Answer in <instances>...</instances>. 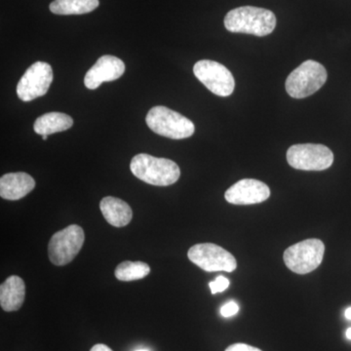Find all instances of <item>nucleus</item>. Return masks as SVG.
<instances>
[{"instance_id":"obj_1","label":"nucleus","mask_w":351,"mask_h":351,"mask_svg":"<svg viewBox=\"0 0 351 351\" xmlns=\"http://www.w3.org/2000/svg\"><path fill=\"white\" fill-rule=\"evenodd\" d=\"M225 27L230 32L265 36L276 29V17L267 9L242 6L226 14Z\"/></svg>"},{"instance_id":"obj_2","label":"nucleus","mask_w":351,"mask_h":351,"mask_svg":"<svg viewBox=\"0 0 351 351\" xmlns=\"http://www.w3.org/2000/svg\"><path fill=\"white\" fill-rule=\"evenodd\" d=\"M131 172L141 181L156 186H167L180 179L178 164L167 158L140 154L132 158Z\"/></svg>"},{"instance_id":"obj_3","label":"nucleus","mask_w":351,"mask_h":351,"mask_svg":"<svg viewBox=\"0 0 351 351\" xmlns=\"http://www.w3.org/2000/svg\"><path fill=\"white\" fill-rule=\"evenodd\" d=\"M145 121L152 132L173 140L191 137L195 131V124L191 120L162 106L151 108Z\"/></svg>"},{"instance_id":"obj_4","label":"nucleus","mask_w":351,"mask_h":351,"mask_svg":"<svg viewBox=\"0 0 351 351\" xmlns=\"http://www.w3.org/2000/svg\"><path fill=\"white\" fill-rule=\"evenodd\" d=\"M327 71L323 64L308 60L294 69L286 80L285 88L292 98L304 99L318 91L327 82Z\"/></svg>"},{"instance_id":"obj_5","label":"nucleus","mask_w":351,"mask_h":351,"mask_svg":"<svg viewBox=\"0 0 351 351\" xmlns=\"http://www.w3.org/2000/svg\"><path fill=\"white\" fill-rule=\"evenodd\" d=\"M324 243L319 239H306L284 252L286 267L297 274H306L317 269L324 258Z\"/></svg>"},{"instance_id":"obj_6","label":"nucleus","mask_w":351,"mask_h":351,"mask_svg":"<svg viewBox=\"0 0 351 351\" xmlns=\"http://www.w3.org/2000/svg\"><path fill=\"white\" fill-rule=\"evenodd\" d=\"M85 234L82 226L71 225L51 237L48 245L50 262L63 267L75 260L84 244Z\"/></svg>"},{"instance_id":"obj_7","label":"nucleus","mask_w":351,"mask_h":351,"mask_svg":"<svg viewBox=\"0 0 351 351\" xmlns=\"http://www.w3.org/2000/svg\"><path fill=\"white\" fill-rule=\"evenodd\" d=\"M287 161L291 167L302 171H323L331 167L334 154L326 145L300 144L289 147Z\"/></svg>"},{"instance_id":"obj_8","label":"nucleus","mask_w":351,"mask_h":351,"mask_svg":"<svg viewBox=\"0 0 351 351\" xmlns=\"http://www.w3.org/2000/svg\"><path fill=\"white\" fill-rule=\"evenodd\" d=\"M191 262L207 272H232L237 269V263L230 252L213 243L196 244L189 250Z\"/></svg>"},{"instance_id":"obj_9","label":"nucleus","mask_w":351,"mask_h":351,"mask_svg":"<svg viewBox=\"0 0 351 351\" xmlns=\"http://www.w3.org/2000/svg\"><path fill=\"white\" fill-rule=\"evenodd\" d=\"M193 73L208 90L217 96H230L234 91L235 82L232 73L218 62L201 60L193 66Z\"/></svg>"},{"instance_id":"obj_10","label":"nucleus","mask_w":351,"mask_h":351,"mask_svg":"<svg viewBox=\"0 0 351 351\" xmlns=\"http://www.w3.org/2000/svg\"><path fill=\"white\" fill-rule=\"evenodd\" d=\"M53 82V71L49 64L36 62L25 71L17 85L20 100L31 101L43 97L49 90Z\"/></svg>"},{"instance_id":"obj_11","label":"nucleus","mask_w":351,"mask_h":351,"mask_svg":"<svg viewBox=\"0 0 351 351\" xmlns=\"http://www.w3.org/2000/svg\"><path fill=\"white\" fill-rule=\"evenodd\" d=\"M270 189L265 182L243 179L226 191L225 198L230 204L252 205L269 199Z\"/></svg>"},{"instance_id":"obj_12","label":"nucleus","mask_w":351,"mask_h":351,"mask_svg":"<svg viewBox=\"0 0 351 351\" xmlns=\"http://www.w3.org/2000/svg\"><path fill=\"white\" fill-rule=\"evenodd\" d=\"M125 71V64L119 58L105 55L87 71L84 77L85 86L90 90L97 89L101 83L119 80Z\"/></svg>"},{"instance_id":"obj_13","label":"nucleus","mask_w":351,"mask_h":351,"mask_svg":"<svg viewBox=\"0 0 351 351\" xmlns=\"http://www.w3.org/2000/svg\"><path fill=\"white\" fill-rule=\"evenodd\" d=\"M36 188V181L24 172L8 173L0 179V196L6 200H19Z\"/></svg>"},{"instance_id":"obj_14","label":"nucleus","mask_w":351,"mask_h":351,"mask_svg":"<svg viewBox=\"0 0 351 351\" xmlns=\"http://www.w3.org/2000/svg\"><path fill=\"white\" fill-rule=\"evenodd\" d=\"M25 298V282L19 276H9L0 286V306L7 313L19 311Z\"/></svg>"},{"instance_id":"obj_15","label":"nucleus","mask_w":351,"mask_h":351,"mask_svg":"<svg viewBox=\"0 0 351 351\" xmlns=\"http://www.w3.org/2000/svg\"><path fill=\"white\" fill-rule=\"evenodd\" d=\"M100 209L106 221L115 228L129 225L133 218V212L128 203L113 196L104 197L100 202Z\"/></svg>"},{"instance_id":"obj_16","label":"nucleus","mask_w":351,"mask_h":351,"mask_svg":"<svg viewBox=\"0 0 351 351\" xmlns=\"http://www.w3.org/2000/svg\"><path fill=\"white\" fill-rule=\"evenodd\" d=\"M73 125V119L63 112H48L36 120L34 129L36 134L48 136L68 130Z\"/></svg>"},{"instance_id":"obj_17","label":"nucleus","mask_w":351,"mask_h":351,"mask_svg":"<svg viewBox=\"0 0 351 351\" xmlns=\"http://www.w3.org/2000/svg\"><path fill=\"white\" fill-rule=\"evenodd\" d=\"M99 4V0H54L49 9L56 15H82L92 12Z\"/></svg>"},{"instance_id":"obj_18","label":"nucleus","mask_w":351,"mask_h":351,"mask_svg":"<svg viewBox=\"0 0 351 351\" xmlns=\"http://www.w3.org/2000/svg\"><path fill=\"white\" fill-rule=\"evenodd\" d=\"M151 274V267L147 263L143 262H130L126 261L119 263L115 269L114 276L120 281L140 280Z\"/></svg>"},{"instance_id":"obj_19","label":"nucleus","mask_w":351,"mask_h":351,"mask_svg":"<svg viewBox=\"0 0 351 351\" xmlns=\"http://www.w3.org/2000/svg\"><path fill=\"white\" fill-rule=\"evenodd\" d=\"M228 286H230V281L225 276H218L216 280L209 283V287L211 289V293L213 295L223 292L228 288Z\"/></svg>"},{"instance_id":"obj_20","label":"nucleus","mask_w":351,"mask_h":351,"mask_svg":"<svg viewBox=\"0 0 351 351\" xmlns=\"http://www.w3.org/2000/svg\"><path fill=\"white\" fill-rule=\"evenodd\" d=\"M239 311V304L235 302H228L225 306H221V314L223 317H232Z\"/></svg>"},{"instance_id":"obj_21","label":"nucleus","mask_w":351,"mask_h":351,"mask_svg":"<svg viewBox=\"0 0 351 351\" xmlns=\"http://www.w3.org/2000/svg\"><path fill=\"white\" fill-rule=\"evenodd\" d=\"M226 351H262L254 346L246 345V343H234L228 346Z\"/></svg>"},{"instance_id":"obj_22","label":"nucleus","mask_w":351,"mask_h":351,"mask_svg":"<svg viewBox=\"0 0 351 351\" xmlns=\"http://www.w3.org/2000/svg\"><path fill=\"white\" fill-rule=\"evenodd\" d=\"M90 351H113L112 348H108V346L103 345V343H98L95 345Z\"/></svg>"},{"instance_id":"obj_23","label":"nucleus","mask_w":351,"mask_h":351,"mask_svg":"<svg viewBox=\"0 0 351 351\" xmlns=\"http://www.w3.org/2000/svg\"><path fill=\"white\" fill-rule=\"evenodd\" d=\"M345 315L346 319L351 320V307H350V308L346 309Z\"/></svg>"},{"instance_id":"obj_24","label":"nucleus","mask_w":351,"mask_h":351,"mask_svg":"<svg viewBox=\"0 0 351 351\" xmlns=\"http://www.w3.org/2000/svg\"><path fill=\"white\" fill-rule=\"evenodd\" d=\"M346 338L351 339V328H348V329L346 330Z\"/></svg>"},{"instance_id":"obj_25","label":"nucleus","mask_w":351,"mask_h":351,"mask_svg":"<svg viewBox=\"0 0 351 351\" xmlns=\"http://www.w3.org/2000/svg\"><path fill=\"white\" fill-rule=\"evenodd\" d=\"M47 138H48V136H46V135L45 136H43V138L44 141L47 140Z\"/></svg>"},{"instance_id":"obj_26","label":"nucleus","mask_w":351,"mask_h":351,"mask_svg":"<svg viewBox=\"0 0 351 351\" xmlns=\"http://www.w3.org/2000/svg\"><path fill=\"white\" fill-rule=\"evenodd\" d=\"M137 351H149V350H138Z\"/></svg>"}]
</instances>
